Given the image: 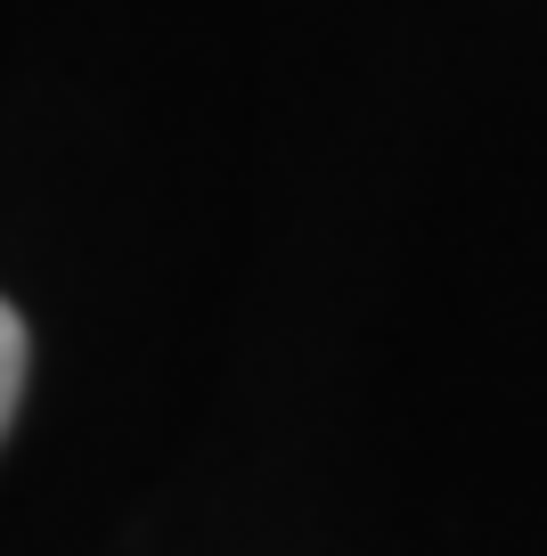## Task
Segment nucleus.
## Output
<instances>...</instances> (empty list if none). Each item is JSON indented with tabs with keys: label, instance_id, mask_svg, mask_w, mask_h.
I'll return each mask as SVG.
<instances>
[{
	"label": "nucleus",
	"instance_id": "1",
	"mask_svg": "<svg viewBox=\"0 0 547 556\" xmlns=\"http://www.w3.org/2000/svg\"><path fill=\"white\" fill-rule=\"evenodd\" d=\"M17 393H25V319L0 303V434L17 417Z\"/></svg>",
	"mask_w": 547,
	"mask_h": 556
}]
</instances>
